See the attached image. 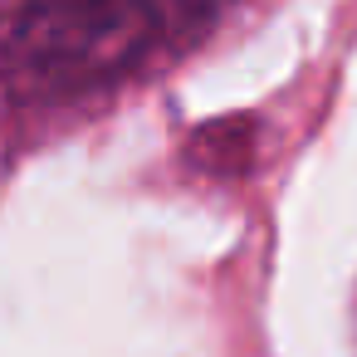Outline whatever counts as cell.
<instances>
[{"label":"cell","instance_id":"obj_1","mask_svg":"<svg viewBox=\"0 0 357 357\" xmlns=\"http://www.w3.org/2000/svg\"><path fill=\"white\" fill-rule=\"evenodd\" d=\"M162 0H25L20 40L54 74L123 59L157 20Z\"/></svg>","mask_w":357,"mask_h":357}]
</instances>
